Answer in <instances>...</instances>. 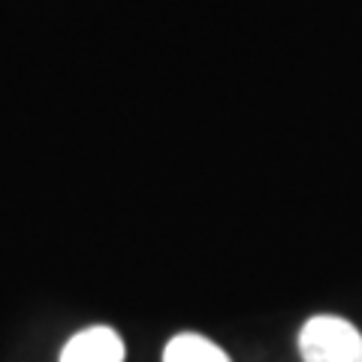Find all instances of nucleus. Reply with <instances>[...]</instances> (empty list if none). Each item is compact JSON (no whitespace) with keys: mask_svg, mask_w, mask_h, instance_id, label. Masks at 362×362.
Returning a JSON list of instances; mask_svg holds the SVG:
<instances>
[{"mask_svg":"<svg viewBox=\"0 0 362 362\" xmlns=\"http://www.w3.org/2000/svg\"><path fill=\"white\" fill-rule=\"evenodd\" d=\"M302 362H362V335L335 314H317L299 329Z\"/></svg>","mask_w":362,"mask_h":362,"instance_id":"nucleus-1","label":"nucleus"},{"mask_svg":"<svg viewBox=\"0 0 362 362\" xmlns=\"http://www.w3.org/2000/svg\"><path fill=\"white\" fill-rule=\"evenodd\" d=\"M61 362H124V341L109 326H90L66 341Z\"/></svg>","mask_w":362,"mask_h":362,"instance_id":"nucleus-2","label":"nucleus"},{"mask_svg":"<svg viewBox=\"0 0 362 362\" xmlns=\"http://www.w3.org/2000/svg\"><path fill=\"white\" fill-rule=\"evenodd\" d=\"M163 362H230L223 350L197 332L175 335L163 350Z\"/></svg>","mask_w":362,"mask_h":362,"instance_id":"nucleus-3","label":"nucleus"}]
</instances>
